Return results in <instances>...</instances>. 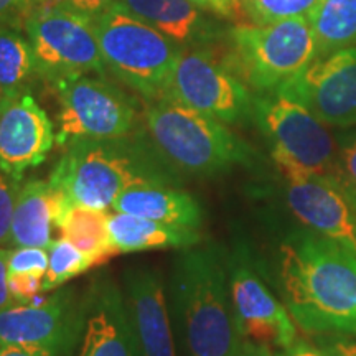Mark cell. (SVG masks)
<instances>
[{"instance_id": "1", "label": "cell", "mask_w": 356, "mask_h": 356, "mask_svg": "<svg viewBox=\"0 0 356 356\" xmlns=\"http://www.w3.org/2000/svg\"><path fill=\"white\" fill-rule=\"evenodd\" d=\"M280 299L309 335L356 338V254L309 228L286 236L275 256Z\"/></svg>"}, {"instance_id": "2", "label": "cell", "mask_w": 356, "mask_h": 356, "mask_svg": "<svg viewBox=\"0 0 356 356\" xmlns=\"http://www.w3.org/2000/svg\"><path fill=\"white\" fill-rule=\"evenodd\" d=\"M175 325L190 356H239L244 340L231 302L228 264L216 244L180 249L172 270Z\"/></svg>"}, {"instance_id": "3", "label": "cell", "mask_w": 356, "mask_h": 356, "mask_svg": "<svg viewBox=\"0 0 356 356\" xmlns=\"http://www.w3.org/2000/svg\"><path fill=\"white\" fill-rule=\"evenodd\" d=\"M145 132L108 140H78L66 145L50 175V185L73 204L108 210L115 198L140 184L180 185Z\"/></svg>"}, {"instance_id": "4", "label": "cell", "mask_w": 356, "mask_h": 356, "mask_svg": "<svg viewBox=\"0 0 356 356\" xmlns=\"http://www.w3.org/2000/svg\"><path fill=\"white\" fill-rule=\"evenodd\" d=\"M144 132L177 173L213 177L234 167H251L254 150L226 124L168 99L149 101Z\"/></svg>"}, {"instance_id": "5", "label": "cell", "mask_w": 356, "mask_h": 356, "mask_svg": "<svg viewBox=\"0 0 356 356\" xmlns=\"http://www.w3.org/2000/svg\"><path fill=\"white\" fill-rule=\"evenodd\" d=\"M91 20L106 70L147 101L162 99L181 48L121 6Z\"/></svg>"}, {"instance_id": "6", "label": "cell", "mask_w": 356, "mask_h": 356, "mask_svg": "<svg viewBox=\"0 0 356 356\" xmlns=\"http://www.w3.org/2000/svg\"><path fill=\"white\" fill-rule=\"evenodd\" d=\"M226 66L259 92L275 91L315 60V38L307 17L266 25H239L229 32Z\"/></svg>"}, {"instance_id": "7", "label": "cell", "mask_w": 356, "mask_h": 356, "mask_svg": "<svg viewBox=\"0 0 356 356\" xmlns=\"http://www.w3.org/2000/svg\"><path fill=\"white\" fill-rule=\"evenodd\" d=\"M58 99L56 144L129 137L139 127L132 97L99 74H74L51 84Z\"/></svg>"}, {"instance_id": "8", "label": "cell", "mask_w": 356, "mask_h": 356, "mask_svg": "<svg viewBox=\"0 0 356 356\" xmlns=\"http://www.w3.org/2000/svg\"><path fill=\"white\" fill-rule=\"evenodd\" d=\"M32 44L38 78L47 83L74 74L106 76L99 43L88 17L70 10L58 0H40L24 22Z\"/></svg>"}, {"instance_id": "9", "label": "cell", "mask_w": 356, "mask_h": 356, "mask_svg": "<svg viewBox=\"0 0 356 356\" xmlns=\"http://www.w3.org/2000/svg\"><path fill=\"white\" fill-rule=\"evenodd\" d=\"M252 118L270 145L273 160H286L304 170L337 172L338 147L309 109L279 91L254 97Z\"/></svg>"}, {"instance_id": "10", "label": "cell", "mask_w": 356, "mask_h": 356, "mask_svg": "<svg viewBox=\"0 0 356 356\" xmlns=\"http://www.w3.org/2000/svg\"><path fill=\"white\" fill-rule=\"evenodd\" d=\"M83 327L84 293L60 287L42 302H15L0 310V348L19 346L48 356H71Z\"/></svg>"}, {"instance_id": "11", "label": "cell", "mask_w": 356, "mask_h": 356, "mask_svg": "<svg viewBox=\"0 0 356 356\" xmlns=\"http://www.w3.org/2000/svg\"><path fill=\"white\" fill-rule=\"evenodd\" d=\"M162 99L178 102L222 124H236L252 115L254 104L246 84L228 66L195 47L181 48L178 53Z\"/></svg>"}, {"instance_id": "12", "label": "cell", "mask_w": 356, "mask_h": 356, "mask_svg": "<svg viewBox=\"0 0 356 356\" xmlns=\"http://www.w3.org/2000/svg\"><path fill=\"white\" fill-rule=\"evenodd\" d=\"M274 163L292 215L305 228L356 254V203L341 181L335 175L304 170L286 160Z\"/></svg>"}, {"instance_id": "13", "label": "cell", "mask_w": 356, "mask_h": 356, "mask_svg": "<svg viewBox=\"0 0 356 356\" xmlns=\"http://www.w3.org/2000/svg\"><path fill=\"white\" fill-rule=\"evenodd\" d=\"M231 302L244 341L284 350L297 340V325L291 312L262 280L244 248L226 257Z\"/></svg>"}, {"instance_id": "14", "label": "cell", "mask_w": 356, "mask_h": 356, "mask_svg": "<svg viewBox=\"0 0 356 356\" xmlns=\"http://www.w3.org/2000/svg\"><path fill=\"white\" fill-rule=\"evenodd\" d=\"M275 91L299 102L325 126H355L356 47L317 58Z\"/></svg>"}, {"instance_id": "15", "label": "cell", "mask_w": 356, "mask_h": 356, "mask_svg": "<svg viewBox=\"0 0 356 356\" xmlns=\"http://www.w3.org/2000/svg\"><path fill=\"white\" fill-rule=\"evenodd\" d=\"M56 142L51 119L25 91L0 99V170L20 180L42 165Z\"/></svg>"}, {"instance_id": "16", "label": "cell", "mask_w": 356, "mask_h": 356, "mask_svg": "<svg viewBox=\"0 0 356 356\" xmlns=\"http://www.w3.org/2000/svg\"><path fill=\"white\" fill-rule=\"evenodd\" d=\"M76 356H142L122 289L99 275L84 292V327Z\"/></svg>"}, {"instance_id": "17", "label": "cell", "mask_w": 356, "mask_h": 356, "mask_svg": "<svg viewBox=\"0 0 356 356\" xmlns=\"http://www.w3.org/2000/svg\"><path fill=\"white\" fill-rule=\"evenodd\" d=\"M124 299L142 356H177L162 274L149 266L124 273Z\"/></svg>"}, {"instance_id": "18", "label": "cell", "mask_w": 356, "mask_h": 356, "mask_svg": "<svg viewBox=\"0 0 356 356\" xmlns=\"http://www.w3.org/2000/svg\"><path fill=\"white\" fill-rule=\"evenodd\" d=\"M115 211L202 231L204 213L193 195L172 184H140L122 191L113 203Z\"/></svg>"}, {"instance_id": "19", "label": "cell", "mask_w": 356, "mask_h": 356, "mask_svg": "<svg viewBox=\"0 0 356 356\" xmlns=\"http://www.w3.org/2000/svg\"><path fill=\"white\" fill-rule=\"evenodd\" d=\"M118 6L152 25L180 48L207 42L213 33L211 22L190 0H119Z\"/></svg>"}, {"instance_id": "20", "label": "cell", "mask_w": 356, "mask_h": 356, "mask_svg": "<svg viewBox=\"0 0 356 356\" xmlns=\"http://www.w3.org/2000/svg\"><path fill=\"white\" fill-rule=\"evenodd\" d=\"M109 234L118 254L152 249H186L203 243L200 229L167 225L121 211L109 215Z\"/></svg>"}, {"instance_id": "21", "label": "cell", "mask_w": 356, "mask_h": 356, "mask_svg": "<svg viewBox=\"0 0 356 356\" xmlns=\"http://www.w3.org/2000/svg\"><path fill=\"white\" fill-rule=\"evenodd\" d=\"M55 228L53 213V190L50 181L33 178L22 184L13 208L10 239L13 248L30 246L48 249L55 239L51 231Z\"/></svg>"}, {"instance_id": "22", "label": "cell", "mask_w": 356, "mask_h": 356, "mask_svg": "<svg viewBox=\"0 0 356 356\" xmlns=\"http://www.w3.org/2000/svg\"><path fill=\"white\" fill-rule=\"evenodd\" d=\"M307 19L315 38V60L356 47V0H320Z\"/></svg>"}, {"instance_id": "23", "label": "cell", "mask_w": 356, "mask_h": 356, "mask_svg": "<svg viewBox=\"0 0 356 356\" xmlns=\"http://www.w3.org/2000/svg\"><path fill=\"white\" fill-rule=\"evenodd\" d=\"M61 238L74 244L83 254L91 257L96 266L118 254L111 243L109 213L106 210L73 204L60 225L56 226Z\"/></svg>"}, {"instance_id": "24", "label": "cell", "mask_w": 356, "mask_h": 356, "mask_svg": "<svg viewBox=\"0 0 356 356\" xmlns=\"http://www.w3.org/2000/svg\"><path fill=\"white\" fill-rule=\"evenodd\" d=\"M38 78L32 44L15 24H0V96L30 91Z\"/></svg>"}, {"instance_id": "25", "label": "cell", "mask_w": 356, "mask_h": 356, "mask_svg": "<svg viewBox=\"0 0 356 356\" xmlns=\"http://www.w3.org/2000/svg\"><path fill=\"white\" fill-rule=\"evenodd\" d=\"M96 267L95 261L65 238L55 239L48 248V269L43 279V293L63 287L68 280Z\"/></svg>"}, {"instance_id": "26", "label": "cell", "mask_w": 356, "mask_h": 356, "mask_svg": "<svg viewBox=\"0 0 356 356\" xmlns=\"http://www.w3.org/2000/svg\"><path fill=\"white\" fill-rule=\"evenodd\" d=\"M244 12L257 25L309 17L320 0H241Z\"/></svg>"}, {"instance_id": "27", "label": "cell", "mask_w": 356, "mask_h": 356, "mask_svg": "<svg viewBox=\"0 0 356 356\" xmlns=\"http://www.w3.org/2000/svg\"><path fill=\"white\" fill-rule=\"evenodd\" d=\"M48 252L43 248L19 246L8 251L10 274H47Z\"/></svg>"}, {"instance_id": "28", "label": "cell", "mask_w": 356, "mask_h": 356, "mask_svg": "<svg viewBox=\"0 0 356 356\" xmlns=\"http://www.w3.org/2000/svg\"><path fill=\"white\" fill-rule=\"evenodd\" d=\"M20 186V180H15L0 170V246L8 244V239H10L13 208H15Z\"/></svg>"}, {"instance_id": "29", "label": "cell", "mask_w": 356, "mask_h": 356, "mask_svg": "<svg viewBox=\"0 0 356 356\" xmlns=\"http://www.w3.org/2000/svg\"><path fill=\"white\" fill-rule=\"evenodd\" d=\"M335 177L356 203V134L345 137L338 145Z\"/></svg>"}, {"instance_id": "30", "label": "cell", "mask_w": 356, "mask_h": 356, "mask_svg": "<svg viewBox=\"0 0 356 356\" xmlns=\"http://www.w3.org/2000/svg\"><path fill=\"white\" fill-rule=\"evenodd\" d=\"M42 274H10L8 273V289L13 302L29 304L37 299L38 293H43Z\"/></svg>"}, {"instance_id": "31", "label": "cell", "mask_w": 356, "mask_h": 356, "mask_svg": "<svg viewBox=\"0 0 356 356\" xmlns=\"http://www.w3.org/2000/svg\"><path fill=\"white\" fill-rule=\"evenodd\" d=\"M328 356H356V338L348 335H317L315 341Z\"/></svg>"}, {"instance_id": "32", "label": "cell", "mask_w": 356, "mask_h": 356, "mask_svg": "<svg viewBox=\"0 0 356 356\" xmlns=\"http://www.w3.org/2000/svg\"><path fill=\"white\" fill-rule=\"evenodd\" d=\"M38 2L40 0H0V24H22Z\"/></svg>"}, {"instance_id": "33", "label": "cell", "mask_w": 356, "mask_h": 356, "mask_svg": "<svg viewBox=\"0 0 356 356\" xmlns=\"http://www.w3.org/2000/svg\"><path fill=\"white\" fill-rule=\"evenodd\" d=\"M58 2L68 7L70 10L88 17V19H95V17L118 6L119 0H58Z\"/></svg>"}, {"instance_id": "34", "label": "cell", "mask_w": 356, "mask_h": 356, "mask_svg": "<svg viewBox=\"0 0 356 356\" xmlns=\"http://www.w3.org/2000/svg\"><path fill=\"white\" fill-rule=\"evenodd\" d=\"M190 2L204 12L216 13L221 17H234L243 8L241 0H190Z\"/></svg>"}, {"instance_id": "35", "label": "cell", "mask_w": 356, "mask_h": 356, "mask_svg": "<svg viewBox=\"0 0 356 356\" xmlns=\"http://www.w3.org/2000/svg\"><path fill=\"white\" fill-rule=\"evenodd\" d=\"M8 251L10 249L0 246V310L15 304L8 289Z\"/></svg>"}, {"instance_id": "36", "label": "cell", "mask_w": 356, "mask_h": 356, "mask_svg": "<svg viewBox=\"0 0 356 356\" xmlns=\"http://www.w3.org/2000/svg\"><path fill=\"white\" fill-rule=\"evenodd\" d=\"M275 356H328V355L325 353L317 343H310V341L297 338L291 346L275 351Z\"/></svg>"}, {"instance_id": "37", "label": "cell", "mask_w": 356, "mask_h": 356, "mask_svg": "<svg viewBox=\"0 0 356 356\" xmlns=\"http://www.w3.org/2000/svg\"><path fill=\"white\" fill-rule=\"evenodd\" d=\"M239 356H275V351L266 345L252 343V341H244Z\"/></svg>"}, {"instance_id": "38", "label": "cell", "mask_w": 356, "mask_h": 356, "mask_svg": "<svg viewBox=\"0 0 356 356\" xmlns=\"http://www.w3.org/2000/svg\"><path fill=\"white\" fill-rule=\"evenodd\" d=\"M0 356H48L42 351L19 348V346H2L0 348Z\"/></svg>"}, {"instance_id": "39", "label": "cell", "mask_w": 356, "mask_h": 356, "mask_svg": "<svg viewBox=\"0 0 356 356\" xmlns=\"http://www.w3.org/2000/svg\"><path fill=\"white\" fill-rule=\"evenodd\" d=\"M0 99H2V96H0Z\"/></svg>"}]
</instances>
